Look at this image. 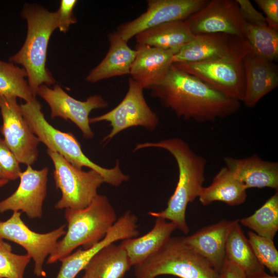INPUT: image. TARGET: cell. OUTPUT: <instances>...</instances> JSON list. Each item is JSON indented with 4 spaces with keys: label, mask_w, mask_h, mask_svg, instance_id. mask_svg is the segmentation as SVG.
Segmentation results:
<instances>
[{
    "label": "cell",
    "mask_w": 278,
    "mask_h": 278,
    "mask_svg": "<svg viewBox=\"0 0 278 278\" xmlns=\"http://www.w3.org/2000/svg\"><path fill=\"white\" fill-rule=\"evenodd\" d=\"M150 90L152 96L178 117L197 123L228 117L241 108L240 102L226 97L173 64L163 80Z\"/></svg>",
    "instance_id": "cell-1"
},
{
    "label": "cell",
    "mask_w": 278,
    "mask_h": 278,
    "mask_svg": "<svg viewBox=\"0 0 278 278\" xmlns=\"http://www.w3.org/2000/svg\"><path fill=\"white\" fill-rule=\"evenodd\" d=\"M151 147L165 149L174 157L178 167L179 179L167 207L161 212H149L148 214L168 220L177 229L187 234L189 229L186 221V207L189 203L198 197L203 186L206 160L194 151L188 143L177 137L157 142L138 143L133 151Z\"/></svg>",
    "instance_id": "cell-2"
},
{
    "label": "cell",
    "mask_w": 278,
    "mask_h": 278,
    "mask_svg": "<svg viewBox=\"0 0 278 278\" xmlns=\"http://www.w3.org/2000/svg\"><path fill=\"white\" fill-rule=\"evenodd\" d=\"M21 15L27 21L26 38L22 48L10 57L9 61L23 66L30 91L36 97L40 85L48 86L56 83L46 67V61L49 39L58 28L57 15L56 12L28 4L24 6Z\"/></svg>",
    "instance_id": "cell-3"
},
{
    "label": "cell",
    "mask_w": 278,
    "mask_h": 278,
    "mask_svg": "<svg viewBox=\"0 0 278 278\" xmlns=\"http://www.w3.org/2000/svg\"><path fill=\"white\" fill-rule=\"evenodd\" d=\"M64 217L67 229L47 257V264L60 261L79 246L84 249L93 247L105 237L117 219L107 197L99 194L84 208L65 209Z\"/></svg>",
    "instance_id": "cell-4"
},
{
    "label": "cell",
    "mask_w": 278,
    "mask_h": 278,
    "mask_svg": "<svg viewBox=\"0 0 278 278\" xmlns=\"http://www.w3.org/2000/svg\"><path fill=\"white\" fill-rule=\"evenodd\" d=\"M20 106L30 129L48 149L58 153L77 168L86 167L96 171L102 176L105 182L112 186H118L129 180V176L121 171L118 160L111 168L102 167L92 162L83 152L73 134L56 129L46 120L41 111V104L36 98Z\"/></svg>",
    "instance_id": "cell-5"
},
{
    "label": "cell",
    "mask_w": 278,
    "mask_h": 278,
    "mask_svg": "<svg viewBox=\"0 0 278 278\" xmlns=\"http://www.w3.org/2000/svg\"><path fill=\"white\" fill-rule=\"evenodd\" d=\"M134 267V278H155L162 275L220 278L207 260L184 243L182 236L171 237L158 252Z\"/></svg>",
    "instance_id": "cell-6"
},
{
    "label": "cell",
    "mask_w": 278,
    "mask_h": 278,
    "mask_svg": "<svg viewBox=\"0 0 278 278\" xmlns=\"http://www.w3.org/2000/svg\"><path fill=\"white\" fill-rule=\"evenodd\" d=\"M250 51L249 45L222 58L173 64L178 69L202 80L226 97L242 102L245 92L243 59Z\"/></svg>",
    "instance_id": "cell-7"
},
{
    "label": "cell",
    "mask_w": 278,
    "mask_h": 278,
    "mask_svg": "<svg viewBox=\"0 0 278 278\" xmlns=\"http://www.w3.org/2000/svg\"><path fill=\"white\" fill-rule=\"evenodd\" d=\"M54 165L56 187L62 194L55 207L80 210L88 206L98 195L97 190L105 183L102 176L90 169L85 171L75 167L58 153L47 149Z\"/></svg>",
    "instance_id": "cell-8"
},
{
    "label": "cell",
    "mask_w": 278,
    "mask_h": 278,
    "mask_svg": "<svg viewBox=\"0 0 278 278\" xmlns=\"http://www.w3.org/2000/svg\"><path fill=\"white\" fill-rule=\"evenodd\" d=\"M143 88L132 78L128 80V90L121 101L110 111L98 116L90 118V123L106 121L112 129L103 137L107 143L126 129L141 126L149 131L155 129L159 117L147 103Z\"/></svg>",
    "instance_id": "cell-9"
},
{
    "label": "cell",
    "mask_w": 278,
    "mask_h": 278,
    "mask_svg": "<svg viewBox=\"0 0 278 278\" xmlns=\"http://www.w3.org/2000/svg\"><path fill=\"white\" fill-rule=\"evenodd\" d=\"M21 212H13L5 221L0 220V237L14 242L25 249L34 262L33 273L45 276L43 269L45 259L55 250L60 238L66 233V224L46 233L33 231L21 218Z\"/></svg>",
    "instance_id": "cell-10"
},
{
    "label": "cell",
    "mask_w": 278,
    "mask_h": 278,
    "mask_svg": "<svg viewBox=\"0 0 278 278\" xmlns=\"http://www.w3.org/2000/svg\"><path fill=\"white\" fill-rule=\"evenodd\" d=\"M16 97L0 94L4 141L20 163L31 166L37 160L40 142L25 119Z\"/></svg>",
    "instance_id": "cell-11"
},
{
    "label": "cell",
    "mask_w": 278,
    "mask_h": 278,
    "mask_svg": "<svg viewBox=\"0 0 278 278\" xmlns=\"http://www.w3.org/2000/svg\"><path fill=\"white\" fill-rule=\"evenodd\" d=\"M208 0H148L146 11L135 19L121 24L116 32L128 42L148 29L173 21H185L203 7Z\"/></svg>",
    "instance_id": "cell-12"
},
{
    "label": "cell",
    "mask_w": 278,
    "mask_h": 278,
    "mask_svg": "<svg viewBox=\"0 0 278 278\" xmlns=\"http://www.w3.org/2000/svg\"><path fill=\"white\" fill-rule=\"evenodd\" d=\"M194 36L224 33L244 38L247 23L236 0H211L186 20Z\"/></svg>",
    "instance_id": "cell-13"
},
{
    "label": "cell",
    "mask_w": 278,
    "mask_h": 278,
    "mask_svg": "<svg viewBox=\"0 0 278 278\" xmlns=\"http://www.w3.org/2000/svg\"><path fill=\"white\" fill-rule=\"evenodd\" d=\"M37 95L49 105L51 119L60 117L70 120L87 139L94 135L90 126V113L94 109L108 106V102L99 95L91 96L85 101H80L70 96L57 84H54L53 89L45 84L40 85L37 90Z\"/></svg>",
    "instance_id": "cell-14"
},
{
    "label": "cell",
    "mask_w": 278,
    "mask_h": 278,
    "mask_svg": "<svg viewBox=\"0 0 278 278\" xmlns=\"http://www.w3.org/2000/svg\"><path fill=\"white\" fill-rule=\"evenodd\" d=\"M48 168L40 170L28 165L20 175V184L10 196L0 201V214L8 211L25 213L30 219L40 218L47 194Z\"/></svg>",
    "instance_id": "cell-15"
},
{
    "label": "cell",
    "mask_w": 278,
    "mask_h": 278,
    "mask_svg": "<svg viewBox=\"0 0 278 278\" xmlns=\"http://www.w3.org/2000/svg\"><path fill=\"white\" fill-rule=\"evenodd\" d=\"M137 217L131 211H127L98 244L88 249H79L61 259V266L56 278H75L102 248L116 241L137 236Z\"/></svg>",
    "instance_id": "cell-16"
},
{
    "label": "cell",
    "mask_w": 278,
    "mask_h": 278,
    "mask_svg": "<svg viewBox=\"0 0 278 278\" xmlns=\"http://www.w3.org/2000/svg\"><path fill=\"white\" fill-rule=\"evenodd\" d=\"M249 46L244 38L224 33L203 34L194 39L173 56L172 64L197 62L222 58Z\"/></svg>",
    "instance_id": "cell-17"
},
{
    "label": "cell",
    "mask_w": 278,
    "mask_h": 278,
    "mask_svg": "<svg viewBox=\"0 0 278 278\" xmlns=\"http://www.w3.org/2000/svg\"><path fill=\"white\" fill-rule=\"evenodd\" d=\"M245 92L243 102L249 108L255 107L265 96L278 85V67L251 50L244 58Z\"/></svg>",
    "instance_id": "cell-18"
},
{
    "label": "cell",
    "mask_w": 278,
    "mask_h": 278,
    "mask_svg": "<svg viewBox=\"0 0 278 278\" xmlns=\"http://www.w3.org/2000/svg\"><path fill=\"white\" fill-rule=\"evenodd\" d=\"M239 221V219L222 220L189 236L183 237V241L207 260L219 273L225 257V248L228 235L234 225Z\"/></svg>",
    "instance_id": "cell-19"
},
{
    "label": "cell",
    "mask_w": 278,
    "mask_h": 278,
    "mask_svg": "<svg viewBox=\"0 0 278 278\" xmlns=\"http://www.w3.org/2000/svg\"><path fill=\"white\" fill-rule=\"evenodd\" d=\"M136 55L130 74L143 89L150 90L161 82L172 64L176 52L136 45Z\"/></svg>",
    "instance_id": "cell-20"
},
{
    "label": "cell",
    "mask_w": 278,
    "mask_h": 278,
    "mask_svg": "<svg viewBox=\"0 0 278 278\" xmlns=\"http://www.w3.org/2000/svg\"><path fill=\"white\" fill-rule=\"evenodd\" d=\"M225 167L247 189L270 187L278 190V163L262 159L257 154L237 159L226 157Z\"/></svg>",
    "instance_id": "cell-21"
},
{
    "label": "cell",
    "mask_w": 278,
    "mask_h": 278,
    "mask_svg": "<svg viewBox=\"0 0 278 278\" xmlns=\"http://www.w3.org/2000/svg\"><path fill=\"white\" fill-rule=\"evenodd\" d=\"M109 50L101 61L92 69L85 78L91 83L113 77L129 74L136 50L131 49L116 31L108 35Z\"/></svg>",
    "instance_id": "cell-22"
},
{
    "label": "cell",
    "mask_w": 278,
    "mask_h": 278,
    "mask_svg": "<svg viewBox=\"0 0 278 278\" xmlns=\"http://www.w3.org/2000/svg\"><path fill=\"white\" fill-rule=\"evenodd\" d=\"M176 229L172 222L158 217L153 228L147 233L123 240L119 245L125 250L131 266H134L158 252Z\"/></svg>",
    "instance_id": "cell-23"
},
{
    "label": "cell",
    "mask_w": 278,
    "mask_h": 278,
    "mask_svg": "<svg viewBox=\"0 0 278 278\" xmlns=\"http://www.w3.org/2000/svg\"><path fill=\"white\" fill-rule=\"evenodd\" d=\"M136 45L178 52L195 37L185 21L166 23L135 36Z\"/></svg>",
    "instance_id": "cell-24"
},
{
    "label": "cell",
    "mask_w": 278,
    "mask_h": 278,
    "mask_svg": "<svg viewBox=\"0 0 278 278\" xmlns=\"http://www.w3.org/2000/svg\"><path fill=\"white\" fill-rule=\"evenodd\" d=\"M247 197V189L225 166L220 169L209 186L200 188L198 196L204 206L215 201L239 205L245 202Z\"/></svg>",
    "instance_id": "cell-25"
},
{
    "label": "cell",
    "mask_w": 278,
    "mask_h": 278,
    "mask_svg": "<svg viewBox=\"0 0 278 278\" xmlns=\"http://www.w3.org/2000/svg\"><path fill=\"white\" fill-rule=\"evenodd\" d=\"M131 267L124 248L113 243L93 257L84 269L81 278H124Z\"/></svg>",
    "instance_id": "cell-26"
},
{
    "label": "cell",
    "mask_w": 278,
    "mask_h": 278,
    "mask_svg": "<svg viewBox=\"0 0 278 278\" xmlns=\"http://www.w3.org/2000/svg\"><path fill=\"white\" fill-rule=\"evenodd\" d=\"M239 222L234 225L228 235L225 248V258L241 268L246 276L264 271V266L255 256Z\"/></svg>",
    "instance_id": "cell-27"
},
{
    "label": "cell",
    "mask_w": 278,
    "mask_h": 278,
    "mask_svg": "<svg viewBox=\"0 0 278 278\" xmlns=\"http://www.w3.org/2000/svg\"><path fill=\"white\" fill-rule=\"evenodd\" d=\"M239 221L257 235L273 239L278 230L277 190L253 214Z\"/></svg>",
    "instance_id": "cell-28"
},
{
    "label": "cell",
    "mask_w": 278,
    "mask_h": 278,
    "mask_svg": "<svg viewBox=\"0 0 278 278\" xmlns=\"http://www.w3.org/2000/svg\"><path fill=\"white\" fill-rule=\"evenodd\" d=\"M244 38L254 54L271 61H277L278 30L268 25L247 23Z\"/></svg>",
    "instance_id": "cell-29"
},
{
    "label": "cell",
    "mask_w": 278,
    "mask_h": 278,
    "mask_svg": "<svg viewBox=\"0 0 278 278\" xmlns=\"http://www.w3.org/2000/svg\"><path fill=\"white\" fill-rule=\"evenodd\" d=\"M26 77L23 68L0 60V94L19 97L26 102L36 98L30 91Z\"/></svg>",
    "instance_id": "cell-30"
},
{
    "label": "cell",
    "mask_w": 278,
    "mask_h": 278,
    "mask_svg": "<svg viewBox=\"0 0 278 278\" xmlns=\"http://www.w3.org/2000/svg\"><path fill=\"white\" fill-rule=\"evenodd\" d=\"M30 259L27 254L14 253L11 246L0 237V278H24Z\"/></svg>",
    "instance_id": "cell-31"
},
{
    "label": "cell",
    "mask_w": 278,
    "mask_h": 278,
    "mask_svg": "<svg viewBox=\"0 0 278 278\" xmlns=\"http://www.w3.org/2000/svg\"><path fill=\"white\" fill-rule=\"evenodd\" d=\"M253 251L259 262L272 274L278 273V251L273 239L259 236L252 231L248 233Z\"/></svg>",
    "instance_id": "cell-32"
},
{
    "label": "cell",
    "mask_w": 278,
    "mask_h": 278,
    "mask_svg": "<svg viewBox=\"0 0 278 278\" xmlns=\"http://www.w3.org/2000/svg\"><path fill=\"white\" fill-rule=\"evenodd\" d=\"M20 163L0 137V179L15 180L19 178L22 171Z\"/></svg>",
    "instance_id": "cell-33"
},
{
    "label": "cell",
    "mask_w": 278,
    "mask_h": 278,
    "mask_svg": "<svg viewBox=\"0 0 278 278\" xmlns=\"http://www.w3.org/2000/svg\"><path fill=\"white\" fill-rule=\"evenodd\" d=\"M77 3L76 0L61 1L59 8L56 11L58 20V28L61 32H66L71 25L77 22L73 13Z\"/></svg>",
    "instance_id": "cell-34"
},
{
    "label": "cell",
    "mask_w": 278,
    "mask_h": 278,
    "mask_svg": "<svg viewBox=\"0 0 278 278\" xmlns=\"http://www.w3.org/2000/svg\"><path fill=\"white\" fill-rule=\"evenodd\" d=\"M239 6L241 15L249 24L260 25H267L264 15L256 10L249 0H236Z\"/></svg>",
    "instance_id": "cell-35"
},
{
    "label": "cell",
    "mask_w": 278,
    "mask_h": 278,
    "mask_svg": "<svg viewBox=\"0 0 278 278\" xmlns=\"http://www.w3.org/2000/svg\"><path fill=\"white\" fill-rule=\"evenodd\" d=\"M254 2L265 13L268 27L278 30V1L255 0Z\"/></svg>",
    "instance_id": "cell-36"
},
{
    "label": "cell",
    "mask_w": 278,
    "mask_h": 278,
    "mask_svg": "<svg viewBox=\"0 0 278 278\" xmlns=\"http://www.w3.org/2000/svg\"><path fill=\"white\" fill-rule=\"evenodd\" d=\"M219 274L220 278H245L246 276L241 268L225 258Z\"/></svg>",
    "instance_id": "cell-37"
},
{
    "label": "cell",
    "mask_w": 278,
    "mask_h": 278,
    "mask_svg": "<svg viewBox=\"0 0 278 278\" xmlns=\"http://www.w3.org/2000/svg\"><path fill=\"white\" fill-rule=\"evenodd\" d=\"M245 278H278V277L275 275L268 274L265 271H263L256 274L246 276Z\"/></svg>",
    "instance_id": "cell-38"
},
{
    "label": "cell",
    "mask_w": 278,
    "mask_h": 278,
    "mask_svg": "<svg viewBox=\"0 0 278 278\" xmlns=\"http://www.w3.org/2000/svg\"><path fill=\"white\" fill-rule=\"evenodd\" d=\"M8 181L0 179V187H3L8 183Z\"/></svg>",
    "instance_id": "cell-39"
}]
</instances>
